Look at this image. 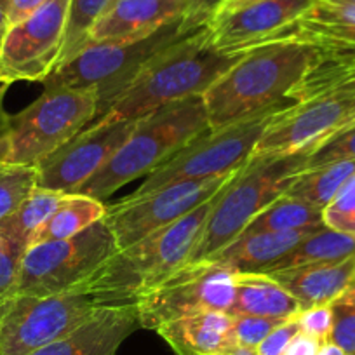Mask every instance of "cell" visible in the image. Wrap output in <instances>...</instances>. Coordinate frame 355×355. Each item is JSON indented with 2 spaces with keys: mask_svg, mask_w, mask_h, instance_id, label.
<instances>
[{
  "mask_svg": "<svg viewBox=\"0 0 355 355\" xmlns=\"http://www.w3.org/2000/svg\"><path fill=\"white\" fill-rule=\"evenodd\" d=\"M237 171L211 180L174 183L141 197L128 196L114 206H107L105 221L112 230L117 249L128 248L139 239L182 220L228 185Z\"/></svg>",
  "mask_w": 355,
  "mask_h": 355,
  "instance_id": "13",
  "label": "cell"
},
{
  "mask_svg": "<svg viewBox=\"0 0 355 355\" xmlns=\"http://www.w3.org/2000/svg\"><path fill=\"white\" fill-rule=\"evenodd\" d=\"M333 306V331L329 340L347 355L355 354V298L343 295L331 303Z\"/></svg>",
  "mask_w": 355,
  "mask_h": 355,
  "instance_id": "33",
  "label": "cell"
},
{
  "mask_svg": "<svg viewBox=\"0 0 355 355\" xmlns=\"http://www.w3.org/2000/svg\"><path fill=\"white\" fill-rule=\"evenodd\" d=\"M235 274L214 259L187 261L136 298L139 324L155 331L190 313L230 312L235 302Z\"/></svg>",
  "mask_w": 355,
  "mask_h": 355,
  "instance_id": "12",
  "label": "cell"
},
{
  "mask_svg": "<svg viewBox=\"0 0 355 355\" xmlns=\"http://www.w3.org/2000/svg\"><path fill=\"white\" fill-rule=\"evenodd\" d=\"M252 2H258V0H228L227 4L223 6L221 12H228V11H235L239 8H244V6L252 4ZM220 12V15H221Z\"/></svg>",
  "mask_w": 355,
  "mask_h": 355,
  "instance_id": "44",
  "label": "cell"
},
{
  "mask_svg": "<svg viewBox=\"0 0 355 355\" xmlns=\"http://www.w3.org/2000/svg\"><path fill=\"white\" fill-rule=\"evenodd\" d=\"M64 193L37 187L21 206L0 223V235L15 244L28 248L32 235L46 223L58 209Z\"/></svg>",
  "mask_w": 355,
  "mask_h": 355,
  "instance_id": "28",
  "label": "cell"
},
{
  "mask_svg": "<svg viewBox=\"0 0 355 355\" xmlns=\"http://www.w3.org/2000/svg\"><path fill=\"white\" fill-rule=\"evenodd\" d=\"M300 333V326L295 319L279 324L258 347L254 348V355H282L293 338Z\"/></svg>",
  "mask_w": 355,
  "mask_h": 355,
  "instance_id": "38",
  "label": "cell"
},
{
  "mask_svg": "<svg viewBox=\"0 0 355 355\" xmlns=\"http://www.w3.org/2000/svg\"><path fill=\"white\" fill-rule=\"evenodd\" d=\"M341 160H355V122L312 150L306 159V169Z\"/></svg>",
  "mask_w": 355,
  "mask_h": 355,
  "instance_id": "32",
  "label": "cell"
},
{
  "mask_svg": "<svg viewBox=\"0 0 355 355\" xmlns=\"http://www.w3.org/2000/svg\"><path fill=\"white\" fill-rule=\"evenodd\" d=\"M46 2L47 0H11L8 12V26H12L21 21V19H25L26 16L32 15L33 11H37Z\"/></svg>",
  "mask_w": 355,
  "mask_h": 355,
  "instance_id": "40",
  "label": "cell"
},
{
  "mask_svg": "<svg viewBox=\"0 0 355 355\" xmlns=\"http://www.w3.org/2000/svg\"><path fill=\"white\" fill-rule=\"evenodd\" d=\"M115 252L117 244L105 218L75 237L30 245L16 295L46 296L80 288Z\"/></svg>",
  "mask_w": 355,
  "mask_h": 355,
  "instance_id": "11",
  "label": "cell"
},
{
  "mask_svg": "<svg viewBox=\"0 0 355 355\" xmlns=\"http://www.w3.org/2000/svg\"><path fill=\"white\" fill-rule=\"evenodd\" d=\"M174 355H235L239 348L232 315L220 310L190 313L157 327Z\"/></svg>",
  "mask_w": 355,
  "mask_h": 355,
  "instance_id": "19",
  "label": "cell"
},
{
  "mask_svg": "<svg viewBox=\"0 0 355 355\" xmlns=\"http://www.w3.org/2000/svg\"><path fill=\"white\" fill-rule=\"evenodd\" d=\"M9 84H0V166L11 159V115L6 112L4 100Z\"/></svg>",
  "mask_w": 355,
  "mask_h": 355,
  "instance_id": "39",
  "label": "cell"
},
{
  "mask_svg": "<svg viewBox=\"0 0 355 355\" xmlns=\"http://www.w3.org/2000/svg\"><path fill=\"white\" fill-rule=\"evenodd\" d=\"M355 254V237L341 232L322 228L310 232L291 252L284 256L281 261L275 263L268 272L286 270V268H296V266L317 265V263H336L347 259Z\"/></svg>",
  "mask_w": 355,
  "mask_h": 355,
  "instance_id": "25",
  "label": "cell"
},
{
  "mask_svg": "<svg viewBox=\"0 0 355 355\" xmlns=\"http://www.w3.org/2000/svg\"><path fill=\"white\" fill-rule=\"evenodd\" d=\"M324 51L309 40L277 35L244 51L202 96L209 129L245 121L272 107L296 101Z\"/></svg>",
  "mask_w": 355,
  "mask_h": 355,
  "instance_id": "1",
  "label": "cell"
},
{
  "mask_svg": "<svg viewBox=\"0 0 355 355\" xmlns=\"http://www.w3.org/2000/svg\"><path fill=\"white\" fill-rule=\"evenodd\" d=\"M296 322L302 333L315 338L320 343L329 341L331 331H333V306L320 305L302 310L296 315Z\"/></svg>",
  "mask_w": 355,
  "mask_h": 355,
  "instance_id": "36",
  "label": "cell"
},
{
  "mask_svg": "<svg viewBox=\"0 0 355 355\" xmlns=\"http://www.w3.org/2000/svg\"><path fill=\"white\" fill-rule=\"evenodd\" d=\"M228 0H187L185 12L182 16V26L187 32L206 28L214 21Z\"/></svg>",
  "mask_w": 355,
  "mask_h": 355,
  "instance_id": "37",
  "label": "cell"
},
{
  "mask_svg": "<svg viewBox=\"0 0 355 355\" xmlns=\"http://www.w3.org/2000/svg\"><path fill=\"white\" fill-rule=\"evenodd\" d=\"M209 42L207 26L160 51L145 64L121 96L94 122L136 121L176 101L204 96L211 85L242 58Z\"/></svg>",
  "mask_w": 355,
  "mask_h": 355,
  "instance_id": "2",
  "label": "cell"
},
{
  "mask_svg": "<svg viewBox=\"0 0 355 355\" xmlns=\"http://www.w3.org/2000/svg\"><path fill=\"white\" fill-rule=\"evenodd\" d=\"M345 295L354 296V298H355V279H354V282H352V286H350V288H348V291L345 293Z\"/></svg>",
  "mask_w": 355,
  "mask_h": 355,
  "instance_id": "46",
  "label": "cell"
},
{
  "mask_svg": "<svg viewBox=\"0 0 355 355\" xmlns=\"http://www.w3.org/2000/svg\"><path fill=\"white\" fill-rule=\"evenodd\" d=\"M317 0H258L221 12L207 26L209 42L225 53H241L274 39L295 25Z\"/></svg>",
  "mask_w": 355,
  "mask_h": 355,
  "instance_id": "16",
  "label": "cell"
},
{
  "mask_svg": "<svg viewBox=\"0 0 355 355\" xmlns=\"http://www.w3.org/2000/svg\"><path fill=\"white\" fill-rule=\"evenodd\" d=\"M295 103L296 101H286L245 121L220 129H207L171 155L162 166L146 174L145 182L136 192L129 193V197L146 196L180 182L225 176L239 169L254 153L256 145L266 129Z\"/></svg>",
  "mask_w": 355,
  "mask_h": 355,
  "instance_id": "7",
  "label": "cell"
},
{
  "mask_svg": "<svg viewBox=\"0 0 355 355\" xmlns=\"http://www.w3.org/2000/svg\"><path fill=\"white\" fill-rule=\"evenodd\" d=\"M355 122V71L329 82L282 112L252 155L310 153Z\"/></svg>",
  "mask_w": 355,
  "mask_h": 355,
  "instance_id": "10",
  "label": "cell"
},
{
  "mask_svg": "<svg viewBox=\"0 0 355 355\" xmlns=\"http://www.w3.org/2000/svg\"><path fill=\"white\" fill-rule=\"evenodd\" d=\"M98 117V98L89 89H44L32 105L11 115L9 164L39 166Z\"/></svg>",
  "mask_w": 355,
  "mask_h": 355,
  "instance_id": "9",
  "label": "cell"
},
{
  "mask_svg": "<svg viewBox=\"0 0 355 355\" xmlns=\"http://www.w3.org/2000/svg\"><path fill=\"white\" fill-rule=\"evenodd\" d=\"M209 129L202 96L166 105L136 122L124 145L75 193L105 200L119 189L162 166L171 155Z\"/></svg>",
  "mask_w": 355,
  "mask_h": 355,
  "instance_id": "4",
  "label": "cell"
},
{
  "mask_svg": "<svg viewBox=\"0 0 355 355\" xmlns=\"http://www.w3.org/2000/svg\"><path fill=\"white\" fill-rule=\"evenodd\" d=\"M324 227L322 209L289 196H281L266 206L242 234L256 232H293L315 230Z\"/></svg>",
  "mask_w": 355,
  "mask_h": 355,
  "instance_id": "27",
  "label": "cell"
},
{
  "mask_svg": "<svg viewBox=\"0 0 355 355\" xmlns=\"http://www.w3.org/2000/svg\"><path fill=\"white\" fill-rule=\"evenodd\" d=\"M190 33L193 32L183 30L180 18L135 42L89 44L63 67L56 68L42 82L44 89L94 91L98 98V121L153 56Z\"/></svg>",
  "mask_w": 355,
  "mask_h": 355,
  "instance_id": "6",
  "label": "cell"
},
{
  "mask_svg": "<svg viewBox=\"0 0 355 355\" xmlns=\"http://www.w3.org/2000/svg\"><path fill=\"white\" fill-rule=\"evenodd\" d=\"M37 189V167L4 164L0 166V223L15 213Z\"/></svg>",
  "mask_w": 355,
  "mask_h": 355,
  "instance_id": "30",
  "label": "cell"
},
{
  "mask_svg": "<svg viewBox=\"0 0 355 355\" xmlns=\"http://www.w3.org/2000/svg\"><path fill=\"white\" fill-rule=\"evenodd\" d=\"M105 216H107V206L103 204V200L84 196V193H64L58 209L32 235L28 248L40 244V242L75 237L80 232L87 230L89 227L103 220Z\"/></svg>",
  "mask_w": 355,
  "mask_h": 355,
  "instance_id": "24",
  "label": "cell"
},
{
  "mask_svg": "<svg viewBox=\"0 0 355 355\" xmlns=\"http://www.w3.org/2000/svg\"><path fill=\"white\" fill-rule=\"evenodd\" d=\"M112 2L114 0H70L63 49L56 68L63 67L67 61L84 49L89 40V33L98 19L107 12Z\"/></svg>",
  "mask_w": 355,
  "mask_h": 355,
  "instance_id": "29",
  "label": "cell"
},
{
  "mask_svg": "<svg viewBox=\"0 0 355 355\" xmlns=\"http://www.w3.org/2000/svg\"><path fill=\"white\" fill-rule=\"evenodd\" d=\"M138 327L141 324L136 302L112 303L98 309L63 338L30 355H115Z\"/></svg>",
  "mask_w": 355,
  "mask_h": 355,
  "instance_id": "17",
  "label": "cell"
},
{
  "mask_svg": "<svg viewBox=\"0 0 355 355\" xmlns=\"http://www.w3.org/2000/svg\"><path fill=\"white\" fill-rule=\"evenodd\" d=\"M324 2H331V4H350V6H355V0H324Z\"/></svg>",
  "mask_w": 355,
  "mask_h": 355,
  "instance_id": "45",
  "label": "cell"
},
{
  "mask_svg": "<svg viewBox=\"0 0 355 355\" xmlns=\"http://www.w3.org/2000/svg\"><path fill=\"white\" fill-rule=\"evenodd\" d=\"M354 174L355 160H341V162L305 169L289 185L286 196L324 209Z\"/></svg>",
  "mask_w": 355,
  "mask_h": 355,
  "instance_id": "26",
  "label": "cell"
},
{
  "mask_svg": "<svg viewBox=\"0 0 355 355\" xmlns=\"http://www.w3.org/2000/svg\"><path fill=\"white\" fill-rule=\"evenodd\" d=\"M354 355H355V354H354Z\"/></svg>",
  "mask_w": 355,
  "mask_h": 355,
  "instance_id": "47",
  "label": "cell"
},
{
  "mask_svg": "<svg viewBox=\"0 0 355 355\" xmlns=\"http://www.w3.org/2000/svg\"><path fill=\"white\" fill-rule=\"evenodd\" d=\"M26 248L0 235V303L18 293L19 268Z\"/></svg>",
  "mask_w": 355,
  "mask_h": 355,
  "instance_id": "35",
  "label": "cell"
},
{
  "mask_svg": "<svg viewBox=\"0 0 355 355\" xmlns=\"http://www.w3.org/2000/svg\"><path fill=\"white\" fill-rule=\"evenodd\" d=\"M322 228V227H320ZM317 230V228H315ZM313 230L256 232L242 234L209 259L230 266L235 272L265 274L288 252H291Z\"/></svg>",
  "mask_w": 355,
  "mask_h": 355,
  "instance_id": "22",
  "label": "cell"
},
{
  "mask_svg": "<svg viewBox=\"0 0 355 355\" xmlns=\"http://www.w3.org/2000/svg\"><path fill=\"white\" fill-rule=\"evenodd\" d=\"M309 153L293 155H251L218 193L199 242L189 261L209 259L232 241L241 237L249 223L284 196L302 171Z\"/></svg>",
  "mask_w": 355,
  "mask_h": 355,
  "instance_id": "5",
  "label": "cell"
},
{
  "mask_svg": "<svg viewBox=\"0 0 355 355\" xmlns=\"http://www.w3.org/2000/svg\"><path fill=\"white\" fill-rule=\"evenodd\" d=\"M136 121L93 122L37 166V187L75 193L94 176L135 131Z\"/></svg>",
  "mask_w": 355,
  "mask_h": 355,
  "instance_id": "15",
  "label": "cell"
},
{
  "mask_svg": "<svg viewBox=\"0 0 355 355\" xmlns=\"http://www.w3.org/2000/svg\"><path fill=\"white\" fill-rule=\"evenodd\" d=\"M232 315V329H234L235 341L239 348L252 350L265 340L279 324L286 322L282 319H268V317H256V315Z\"/></svg>",
  "mask_w": 355,
  "mask_h": 355,
  "instance_id": "34",
  "label": "cell"
},
{
  "mask_svg": "<svg viewBox=\"0 0 355 355\" xmlns=\"http://www.w3.org/2000/svg\"><path fill=\"white\" fill-rule=\"evenodd\" d=\"M218 193L182 220L139 239L128 248L117 249L80 288L100 295L110 303L136 302L143 291L189 261Z\"/></svg>",
  "mask_w": 355,
  "mask_h": 355,
  "instance_id": "3",
  "label": "cell"
},
{
  "mask_svg": "<svg viewBox=\"0 0 355 355\" xmlns=\"http://www.w3.org/2000/svg\"><path fill=\"white\" fill-rule=\"evenodd\" d=\"M279 35L309 40L327 56L355 67V6L317 0L306 15Z\"/></svg>",
  "mask_w": 355,
  "mask_h": 355,
  "instance_id": "20",
  "label": "cell"
},
{
  "mask_svg": "<svg viewBox=\"0 0 355 355\" xmlns=\"http://www.w3.org/2000/svg\"><path fill=\"white\" fill-rule=\"evenodd\" d=\"M320 345L322 343H320L319 340H315V338L309 336V334L300 331V333L293 338L291 343L288 345V348H286L282 355H317Z\"/></svg>",
  "mask_w": 355,
  "mask_h": 355,
  "instance_id": "41",
  "label": "cell"
},
{
  "mask_svg": "<svg viewBox=\"0 0 355 355\" xmlns=\"http://www.w3.org/2000/svg\"><path fill=\"white\" fill-rule=\"evenodd\" d=\"M317 355H347V352L341 350L336 343H333V341L329 340V341H324V343L320 345Z\"/></svg>",
  "mask_w": 355,
  "mask_h": 355,
  "instance_id": "43",
  "label": "cell"
},
{
  "mask_svg": "<svg viewBox=\"0 0 355 355\" xmlns=\"http://www.w3.org/2000/svg\"><path fill=\"white\" fill-rule=\"evenodd\" d=\"M70 0H47L9 26L0 46V84L44 82L58 67Z\"/></svg>",
  "mask_w": 355,
  "mask_h": 355,
  "instance_id": "14",
  "label": "cell"
},
{
  "mask_svg": "<svg viewBox=\"0 0 355 355\" xmlns=\"http://www.w3.org/2000/svg\"><path fill=\"white\" fill-rule=\"evenodd\" d=\"M300 303L302 310L331 305L348 291L355 279V254L336 263L296 266L268 272Z\"/></svg>",
  "mask_w": 355,
  "mask_h": 355,
  "instance_id": "21",
  "label": "cell"
},
{
  "mask_svg": "<svg viewBox=\"0 0 355 355\" xmlns=\"http://www.w3.org/2000/svg\"><path fill=\"white\" fill-rule=\"evenodd\" d=\"M322 221L327 228L355 237V174L324 207Z\"/></svg>",
  "mask_w": 355,
  "mask_h": 355,
  "instance_id": "31",
  "label": "cell"
},
{
  "mask_svg": "<svg viewBox=\"0 0 355 355\" xmlns=\"http://www.w3.org/2000/svg\"><path fill=\"white\" fill-rule=\"evenodd\" d=\"M9 4L11 0H0V46H2V40H4L6 32H8V12H9Z\"/></svg>",
  "mask_w": 355,
  "mask_h": 355,
  "instance_id": "42",
  "label": "cell"
},
{
  "mask_svg": "<svg viewBox=\"0 0 355 355\" xmlns=\"http://www.w3.org/2000/svg\"><path fill=\"white\" fill-rule=\"evenodd\" d=\"M300 312L302 306L295 296L270 275L259 272L235 274V302L228 313L289 320Z\"/></svg>",
  "mask_w": 355,
  "mask_h": 355,
  "instance_id": "23",
  "label": "cell"
},
{
  "mask_svg": "<svg viewBox=\"0 0 355 355\" xmlns=\"http://www.w3.org/2000/svg\"><path fill=\"white\" fill-rule=\"evenodd\" d=\"M105 305L112 303L82 288L46 296L15 295L0 303V355L33 354Z\"/></svg>",
  "mask_w": 355,
  "mask_h": 355,
  "instance_id": "8",
  "label": "cell"
},
{
  "mask_svg": "<svg viewBox=\"0 0 355 355\" xmlns=\"http://www.w3.org/2000/svg\"><path fill=\"white\" fill-rule=\"evenodd\" d=\"M185 8L187 0H114L93 26L85 46L146 39L182 18Z\"/></svg>",
  "mask_w": 355,
  "mask_h": 355,
  "instance_id": "18",
  "label": "cell"
}]
</instances>
